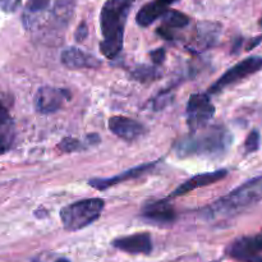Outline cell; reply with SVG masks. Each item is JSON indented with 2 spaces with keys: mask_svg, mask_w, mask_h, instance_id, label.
<instances>
[{
  "mask_svg": "<svg viewBox=\"0 0 262 262\" xmlns=\"http://www.w3.org/2000/svg\"><path fill=\"white\" fill-rule=\"evenodd\" d=\"M76 0H27L22 23L26 31L40 40L61 37L74 12Z\"/></svg>",
  "mask_w": 262,
  "mask_h": 262,
  "instance_id": "obj_1",
  "label": "cell"
},
{
  "mask_svg": "<svg viewBox=\"0 0 262 262\" xmlns=\"http://www.w3.org/2000/svg\"><path fill=\"white\" fill-rule=\"evenodd\" d=\"M233 136L224 125H206L177 141L174 152L178 158L220 159L229 151Z\"/></svg>",
  "mask_w": 262,
  "mask_h": 262,
  "instance_id": "obj_2",
  "label": "cell"
},
{
  "mask_svg": "<svg viewBox=\"0 0 262 262\" xmlns=\"http://www.w3.org/2000/svg\"><path fill=\"white\" fill-rule=\"evenodd\" d=\"M133 0H106L100 13V50L106 59L117 58L123 50L124 30Z\"/></svg>",
  "mask_w": 262,
  "mask_h": 262,
  "instance_id": "obj_3",
  "label": "cell"
},
{
  "mask_svg": "<svg viewBox=\"0 0 262 262\" xmlns=\"http://www.w3.org/2000/svg\"><path fill=\"white\" fill-rule=\"evenodd\" d=\"M262 200V176L250 179L209 207L211 216H232L257 205Z\"/></svg>",
  "mask_w": 262,
  "mask_h": 262,
  "instance_id": "obj_4",
  "label": "cell"
},
{
  "mask_svg": "<svg viewBox=\"0 0 262 262\" xmlns=\"http://www.w3.org/2000/svg\"><path fill=\"white\" fill-rule=\"evenodd\" d=\"M105 207L104 200L86 199L73 202L60 210V219L67 232H77L96 222Z\"/></svg>",
  "mask_w": 262,
  "mask_h": 262,
  "instance_id": "obj_5",
  "label": "cell"
},
{
  "mask_svg": "<svg viewBox=\"0 0 262 262\" xmlns=\"http://www.w3.org/2000/svg\"><path fill=\"white\" fill-rule=\"evenodd\" d=\"M262 69V56H250L228 69L212 86H210L209 95H216L228 87L238 83L242 79L257 73Z\"/></svg>",
  "mask_w": 262,
  "mask_h": 262,
  "instance_id": "obj_6",
  "label": "cell"
},
{
  "mask_svg": "<svg viewBox=\"0 0 262 262\" xmlns=\"http://www.w3.org/2000/svg\"><path fill=\"white\" fill-rule=\"evenodd\" d=\"M215 115V106L207 94H193L189 96L186 107V120L189 130L194 132L209 125Z\"/></svg>",
  "mask_w": 262,
  "mask_h": 262,
  "instance_id": "obj_7",
  "label": "cell"
},
{
  "mask_svg": "<svg viewBox=\"0 0 262 262\" xmlns=\"http://www.w3.org/2000/svg\"><path fill=\"white\" fill-rule=\"evenodd\" d=\"M227 255L239 262H262V230L235 239L227 248Z\"/></svg>",
  "mask_w": 262,
  "mask_h": 262,
  "instance_id": "obj_8",
  "label": "cell"
},
{
  "mask_svg": "<svg viewBox=\"0 0 262 262\" xmlns=\"http://www.w3.org/2000/svg\"><path fill=\"white\" fill-rule=\"evenodd\" d=\"M69 100H71V92L67 89L43 86L36 91L33 105L41 114H53L60 110Z\"/></svg>",
  "mask_w": 262,
  "mask_h": 262,
  "instance_id": "obj_9",
  "label": "cell"
},
{
  "mask_svg": "<svg viewBox=\"0 0 262 262\" xmlns=\"http://www.w3.org/2000/svg\"><path fill=\"white\" fill-rule=\"evenodd\" d=\"M222 33V26L217 22L204 20L196 26V31L189 38L187 49L192 53H201L207 49L214 48Z\"/></svg>",
  "mask_w": 262,
  "mask_h": 262,
  "instance_id": "obj_10",
  "label": "cell"
},
{
  "mask_svg": "<svg viewBox=\"0 0 262 262\" xmlns=\"http://www.w3.org/2000/svg\"><path fill=\"white\" fill-rule=\"evenodd\" d=\"M141 216L150 224L165 227L176 222L177 212L166 200H163V201L150 202L146 205L141 212Z\"/></svg>",
  "mask_w": 262,
  "mask_h": 262,
  "instance_id": "obj_11",
  "label": "cell"
},
{
  "mask_svg": "<svg viewBox=\"0 0 262 262\" xmlns=\"http://www.w3.org/2000/svg\"><path fill=\"white\" fill-rule=\"evenodd\" d=\"M112 245L117 250L130 255H150L152 251V239L148 233H136L119 237L113 241Z\"/></svg>",
  "mask_w": 262,
  "mask_h": 262,
  "instance_id": "obj_12",
  "label": "cell"
},
{
  "mask_svg": "<svg viewBox=\"0 0 262 262\" xmlns=\"http://www.w3.org/2000/svg\"><path fill=\"white\" fill-rule=\"evenodd\" d=\"M156 163H147L143 164V165L135 166V168H130L128 170L123 171V173L118 174V176L109 177V178H95L90 179L89 186H91L92 188L99 189V191H105V189L110 188V187H114L117 184L123 183V182L130 181V179H137L140 177L145 176V174L150 173L154 168H155Z\"/></svg>",
  "mask_w": 262,
  "mask_h": 262,
  "instance_id": "obj_13",
  "label": "cell"
},
{
  "mask_svg": "<svg viewBox=\"0 0 262 262\" xmlns=\"http://www.w3.org/2000/svg\"><path fill=\"white\" fill-rule=\"evenodd\" d=\"M110 132L118 138L124 141H135L140 138L146 132V128L137 120L130 118L123 117V115H114L109 119Z\"/></svg>",
  "mask_w": 262,
  "mask_h": 262,
  "instance_id": "obj_14",
  "label": "cell"
},
{
  "mask_svg": "<svg viewBox=\"0 0 262 262\" xmlns=\"http://www.w3.org/2000/svg\"><path fill=\"white\" fill-rule=\"evenodd\" d=\"M163 22L159 26L156 33L165 40H176L179 37V31L189 25V18L178 10H168L163 15Z\"/></svg>",
  "mask_w": 262,
  "mask_h": 262,
  "instance_id": "obj_15",
  "label": "cell"
},
{
  "mask_svg": "<svg viewBox=\"0 0 262 262\" xmlns=\"http://www.w3.org/2000/svg\"><path fill=\"white\" fill-rule=\"evenodd\" d=\"M228 176V170L225 169H220V170L211 171V173H204V174H197V176L192 177L188 181L184 182L183 184L178 187L177 189H174L173 193L170 194L169 199H174V197L183 196V194L189 193V192L194 191L197 188H202V187L210 186V184H214L220 182L222 179H224Z\"/></svg>",
  "mask_w": 262,
  "mask_h": 262,
  "instance_id": "obj_16",
  "label": "cell"
},
{
  "mask_svg": "<svg viewBox=\"0 0 262 262\" xmlns=\"http://www.w3.org/2000/svg\"><path fill=\"white\" fill-rule=\"evenodd\" d=\"M60 60L69 69H95L101 66L99 59L78 48H68L61 51Z\"/></svg>",
  "mask_w": 262,
  "mask_h": 262,
  "instance_id": "obj_17",
  "label": "cell"
},
{
  "mask_svg": "<svg viewBox=\"0 0 262 262\" xmlns=\"http://www.w3.org/2000/svg\"><path fill=\"white\" fill-rule=\"evenodd\" d=\"M178 0H152L143 5L136 15V22L141 27H148L155 20L163 17L169 10V7Z\"/></svg>",
  "mask_w": 262,
  "mask_h": 262,
  "instance_id": "obj_18",
  "label": "cell"
},
{
  "mask_svg": "<svg viewBox=\"0 0 262 262\" xmlns=\"http://www.w3.org/2000/svg\"><path fill=\"white\" fill-rule=\"evenodd\" d=\"M14 122L7 107L0 101V154L10 150L14 142Z\"/></svg>",
  "mask_w": 262,
  "mask_h": 262,
  "instance_id": "obj_19",
  "label": "cell"
},
{
  "mask_svg": "<svg viewBox=\"0 0 262 262\" xmlns=\"http://www.w3.org/2000/svg\"><path fill=\"white\" fill-rule=\"evenodd\" d=\"M99 142L100 137L97 135H87L83 138L67 137L59 143V148L64 152H77V151L87 150Z\"/></svg>",
  "mask_w": 262,
  "mask_h": 262,
  "instance_id": "obj_20",
  "label": "cell"
},
{
  "mask_svg": "<svg viewBox=\"0 0 262 262\" xmlns=\"http://www.w3.org/2000/svg\"><path fill=\"white\" fill-rule=\"evenodd\" d=\"M133 77L140 81H152L160 77V73L158 72L156 67L151 66H138L133 71Z\"/></svg>",
  "mask_w": 262,
  "mask_h": 262,
  "instance_id": "obj_21",
  "label": "cell"
},
{
  "mask_svg": "<svg viewBox=\"0 0 262 262\" xmlns=\"http://www.w3.org/2000/svg\"><path fill=\"white\" fill-rule=\"evenodd\" d=\"M260 132L258 130H252L250 135L247 136L245 142V150L247 154L255 152V151L258 150L260 147Z\"/></svg>",
  "mask_w": 262,
  "mask_h": 262,
  "instance_id": "obj_22",
  "label": "cell"
},
{
  "mask_svg": "<svg viewBox=\"0 0 262 262\" xmlns=\"http://www.w3.org/2000/svg\"><path fill=\"white\" fill-rule=\"evenodd\" d=\"M19 5L20 0H0V9L5 13H14Z\"/></svg>",
  "mask_w": 262,
  "mask_h": 262,
  "instance_id": "obj_23",
  "label": "cell"
},
{
  "mask_svg": "<svg viewBox=\"0 0 262 262\" xmlns=\"http://www.w3.org/2000/svg\"><path fill=\"white\" fill-rule=\"evenodd\" d=\"M151 58H152V61L155 66H159V64H161L164 61V59H165V50H164L163 48L158 49V50H154L151 51Z\"/></svg>",
  "mask_w": 262,
  "mask_h": 262,
  "instance_id": "obj_24",
  "label": "cell"
},
{
  "mask_svg": "<svg viewBox=\"0 0 262 262\" xmlns=\"http://www.w3.org/2000/svg\"><path fill=\"white\" fill-rule=\"evenodd\" d=\"M76 40L77 41H82V40H84V38H86V36H87V27H86V25H84V23H82L81 26H79L78 28H77V31H76Z\"/></svg>",
  "mask_w": 262,
  "mask_h": 262,
  "instance_id": "obj_25",
  "label": "cell"
},
{
  "mask_svg": "<svg viewBox=\"0 0 262 262\" xmlns=\"http://www.w3.org/2000/svg\"><path fill=\"white\" fill-rule=\"evenodd\" d=\"M33 262H49V260H46V258H42V257H37L33 260ZM50 262H71V261L67 260V258H64V257H59V258H55V260H53Z\"/></svg>",
  "mask_w": 262,
  "mask_h": 262,
  "instance_id": "obj_26",
  "label": "cell"
},
{
  "mask_svg": "<svg viewBox=\"0 0 262 262\" xmlns=\"http://www.w3.org/2000/svg\"><path fill=\"white\" fill-rule=\"evenodd\" d=\"M260 26H261V27H262V18H261V19H260Z\"/></svg>",
  "mask_w": 262,
  "mask_h": 262,
  "instance_id": "obj_27",
  "label": "cell"
}]
</instances>
